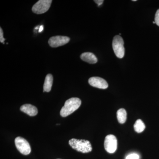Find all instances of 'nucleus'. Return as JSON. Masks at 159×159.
I'll return each mask as SVG.
<instances>
[{
  "mask_svg": "<svg viewBox=\"0 0 159 159\" xmlns=\"http://www.w3.org/2000/svg\"><path fill=\"white\" fill-rule=\"evenodd\" d=\"M89 83L92 86L100 89H106L108 87V83L105 80L99 77H91L89 80Z\"/></svg>",
  "mask_w": 159,
  "mask_h": 159,
  "instance_id": "6e6552de",
  "label": "nucleus"
},
{
  "mask_svg": "<svg viewBox=\"0 0 159 159\" xmlns=\"http://www.w3.org/2000/svg\"><path fill=\"white\" fill-rule=\"evenodd\" d=\"M127 113L124 108H121L117 111V117L118 122L121 124L125 123L127 118Z\"/></svg>",
  "mask_w": 159,
  "mask_h": 159,
  "instance_id": "f8f14e48",
  "label": "nucleus"
},
{
  "mask_svg": "<svg viewBox=\"0 0 159 159\" xmlns=\"http://www.w3.org/2000/svg\"><path fill=\"white\" fill-rule=\"evenodd\" d=\"M134 127L135 131L138 133L142 132L145 128V124L140 119H138L136 121Z\"/></svg>",
  "mask_w": 159,
  "mask_h": 159,
  "instance_id": "ddd939ff",
  "label": "nucleus"
},
{
  "mask_svg": "<svg viewBox=\"0 0 159 159\" xmlns=\"http://www.w3.org/2000/svg\"><path fill=\"white\" fill-rule=\"evenodd\" d=\"M69 143L73 149L82 153H88L92 150L91 143L87 140L73 139L69 141Z\"/></svg>",
  "mask_w": 159,
  "mask_h": 159,
  "instance_id": "f03ea898",
  "label": "nucleus"
},
{
  "mask_svg": "<svg viewBox=\"0 0 159 159\" xmlns=\"http://www.w3.org/2000/svg\"><path fill=\"white\" fill-rule=\"evenodd\" d=\"M43 25L41 26L40 27L39 32H42V31H43Z\"/></svg>",
  "mask_w": 159,
  "mask_h": 159,
  "instance_id": "a211bd4d",
  "label": "nucleus"
},
{
  "mask_svg": "<svg viewBox=\"0 0 159 159\" xmlns=\"http://www.w3.org/2000/svg\"><path fill=\"white\" fill-rule=\"evenodd\" d=\"M103 2H104V1H103V0H95L94 1V2L97 3L98 6H101L103 3Z\"/></svg>",
  "mask_w": 159,
  "mask_h": 159,
  "instance_id": "f3484780",
  "label": "nucleus"
},
{
  "mask_svg": "<svg viewBox=\"0 0 159 159\" xmlns=\"http://www.w3.org/2000/svg\"><path fill=\"white\" fill-rule=\"evenodd\" d=\"M53 77L51 74H48L46 77L43 85V92H49L51 90L53 84Z\"/></svg>",
  "mask_w": 159,
  "mask_h": 159,
  "instance_id": "9b49d317",
  "label": "nucleus"
},
{
  "mask_svg": "<svg viewBox=\"0 0 159 159\" xmlns=\"http://www.w3.org/2000/svg\"><path fill=\"white\" fill-rule=\"evenodd\" d=\"M70 40V38L67 36H55L51 37L49 40L48 43L51 47L55 48L64 45Z\"/></svg>",
  "mask_w": 159,
  "mask_h": 159,
  "instance_id": "0eeeda50",
  "label": "nucleus"
},
{
  "mask_svg": "<svg viewBox=\"0 0 159 159\" xmlns=\"http://www.w3.org/2000/svg\"><path fill=\"white\" fill-rule=\"evenodd\" d=\"M80 58L84 61L90 64L96 63L98 59L95 54L91 52H85L80 55Z\"/></svg>",
  "mask_w": 159,
  "mask_h": 159,
  "instance_id": "9d476101",
  "label": "nucleus"
},
{
  "mask_svg": "<svg viewBox=\"0 0 159 159\" xmlns=\"http://www.w3.org/2000/svg\"><path fill=\"white\" fill-rule=\"evenodd\" d=\"M81 104V100L78 98L73 97L66 101L64 106L60 111V115L65 117L74 113L79 108Z\"/></svg>",
  "mask_w": 159,
  "mask_h": 159,
  "instance_id": "f257e3e1",
  "label": "nucleus"
},
{
  "mask_svg": "<svg viewBox=\"0 0 159 159\" xmlns=\"http://www.w3.org/2000/svg\"><path fill=\"white\" fill-rule=\"evenodd\" d=\"M153 24H156V23H155V21H153Z\"/></svg>",
  "mask_w": 159,
  "mask_h": 159,
  "instance_id": "aec40b11",
  "label": "nucleus"
},
{
  "mask_svg": "<svg viewBox=\"0 0 159 159\" xmlns=\"http://www.w3.org/2000/svg\"><path fill=\"white\" fill-rule=\"evenodd\" d=\"M15 143L18 150L21 153L27 155L31 152V147L27 140L21 137H18L15 140Z\"/></svg>",
  "mask_w": 159,
  "mask_h": 159,
  "instance_id": "20e7f679",
  "label": "nucleus"
},
{
  "mask_svg": "<svg viewBox=\"0 0 159 159\" xmlns=\"http://www.w3.org/2000/svg\"><path fill=\"white\" fill-rule=\"evenodd\" d=\"M5 39L3 37V32L2 29V28H0V42L2 43H4V41L5 40Z\"/></svg>",
  "mask_w": 159,
  "mask_h": 159,
  "instance_id": "dca6fc26",
  "label": "nucleus"
},
{
  "mask_svg": "<svg viewBox=\"0 0 159 159\" xmlns=\"http://www.w3.org/2000/svg\"><path fill=\"white\" fill-rule=\"evenodd\" d=\"M21 111L27 114L30 116H34L38 114V109L34 106L30 104H25L22 106L20 108Z\"/></svg>",
  "mask_w": 159,
  "mask_h": 159,
  "instance_id": "1a4fd4ad",
  "label": "nucleus"
},
{
  "mask_svg": "<svg viewBox=\"0 0 159 159\" xmlns=\"http://www.w3.org/2000/svg\"><path fill=\"white\" fill-rule=\"evenodd\" d=\"M104 145L107 152L110 153H114L116 150L117 148L116 138L113 135L107 136L104 140Z\"/></svg>",
  "mask_w": 159,
  "mask_h": 159,
  "instance_id": "423d86ee",
  "label": "nucleus"
},
{
  "mask_svg": "<svg viewBox=\"0 0 159 159\" xmlns=\"http://www.w3.org/2000/svg\"><path fill=\"white\" fill-rule=\"evenodd\" d=\"M155 22L157 25L159 26V9L157 10L155 17Z\"/></svg>",
  "mask_w": 159,
  "mask_h": 159,
  "instance_id": "2eb2a0df",
  "label": "nucleus"
},
{
  "mask_svg": "<svg viewBox=\"0 0 159 159\" xmlns=\"http://www.w3.org/2000/svg\"><path fill=\"white\" fill-rule=\"evenodd\" d=\"M125 159H139V156L136 153H132L127 156Z\"/></svg>",
  "mask_w": 159,
  "mask_h": 159,
  "instance_id": "4468645a",
  "label": "nucleus"
},
{
  "mask_svg": "<svg viewBox=\"0 0 159 159\" xmlns=\"http://www.w3.org/2000/svg\"><path fill=\"white\" fill-rule=\"evenodd\" d=\"M132 1H133V2H136L137 0H133Z\"/></svg>",
  "mask_w": 159,
  "mask_h": 159,
  "instance_id": "6ab92c4d",
  "label": "nucleus"
},
{
  "mask_svg": "<svg viewBox=\"0 0 159 159\" xmlns=\"http://www.w3.org/2000/svg\"><path fill=\"white\" fill-rule=\"evenodd\" d=\"M112 47L114 53L118 58H122L125 54V48L123 39L120 35H116L114 37Z\"/></svg>",
  "mask_w": 159,
  "mask_h": 159,
  "instance_id": "7ed1b4c3",
  "label": "nucleus"
},
{
  "mask_svg": "<svg viewBox=\"0 0 159 159\" xmlns=\"http://www.w3.org/2000/svg\"><path fill=\"white\" fill-rule=\"evenodd\" d=\"M52 2L51 0H40L32 7V11L37 14L45 13L50 9Z\"/></svg>",
  "mask_w": 159,
  "mask_h": 159,
  "instance_id": "39448f33",
  "label": "nucleus"
}]
</instances>
